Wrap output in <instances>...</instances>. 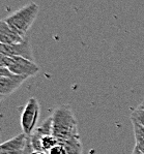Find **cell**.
Listing matches in <instances>:
<instances>
[{
    "label": "cell",
    "mask_w": 144,
    "mask_h": 154,
    "mask_svg": "<svg viewBox=\"0 0 144 154\" xmlns=\"http://www.w3.org/2000/svg\"><path fill=\"white\" fill-rule=\"evenodd\" d=\"M52 134L59 142L78 138V121L70 105L59 106L52 114Z\"/></svg>",
    "instance_id": "6da1fadb"
},
{
    "label": "cell",
    "mask_w": 144,
    "mask_h": 154,
    "mask_svg": "<svg viewBox=\"0 0 144 154\" xmlns=\"http://www.w3.org/2000/svg\"><path fill=\"white\" fill-rule=\"evenodd\" d=\"M39 11V6L34 2H31L11 14L6 19H4V21L14 31H16L21 36L25 37L26 33L36 19Z\"/></svg>",
    "instance_id": "7a4b0ae2"
},
{
    "label": "cell",
    "mask_w": 144,
    "mask_h": 154,
    "mask_svg": "<svg viewBox=\"0 0 144 154\" xmlns=\"http://www.w3.org/2000/svg\"><path fill=\"white\" fill-rule=\"evenodd\" d=\"M0 66L8 67L13 73L19 75L32 77L39 72V67L34 61L22 57L8 56L0 54Z\"/></svg>",
    "instance_id": "3957f363"
},
{
    "label": "cell",
    "mask_w": 144,
    "mask_h": 154,
    "mask_svg": "<svg viewBox=\"0 0 144 154\" xmlns=\"http://www.w3.org/2000/svg\"><path fill=\"white\" fill-rule=\"evenodd\" d=\"M39 113H41V106L39 100L35 97L29 98L21 114V127L27 137H30L34 131Z\"/></svg>",
    "instance_id": "277c9868"
},
{
    "label": "cell",
    "mask_w": 144,
    "mask_h": 154,
    "mask_svg": "<svg viewBox=\"0 0 144 154\" xmlns=\"http://www.w3.org/2000/svg\"><path fill=\"white\" fill-rule=\"evenodd\" d=\"M0 54L8 56L22 57V58L28 59V60L34 61L32 48L27 38H25L22 42H19V44L0 45Z\"/></svg>",
    "instance_id": "5b68a950"
},
{
    "label": "cell",
    "mask_w": 144,
    "mask_h": 154,
    "mask_svg": "<svg viewBox=\"0 0 144 154\" xmlns=\"http://www.w3.org/2000/svg\"><path fill=\"white\" fill-rule=\"evenodd\" d=\"M27 139L24 132L5 141L0 146V154H25Z\"/></svg>",
    "instance_id": "8992f818"
},
{
    "label": "cell",
    "mask_w": 144,
    "mask_h": 154,
    "mask_svg": "<svg viewBox=\"0 0 144 154\" xmlns=\"http://www.w3.org/2000/svg\"><path fill=\"white\" fill-rule=\"evenodd\" d=\"M29 77L14 73L9 77H0V95L1 98L11 95L24 83Z\"/></svg>",
    "instance_id": "52a82bcc"
},
{
    "label": "cell",
    "mask_w": 144,
    "mask_h": 154,
    "mask_svg": "<svg viewBox=\"0 0 144 154\" xmlns=\"http://www.w3.org/2000/svg\"><path fill=\"white\" fill-rule=\"evenodd\" d=\"M24 39L25 37L21 36L16 31H14L4 20L0 22V42L1 45L19 44V42H22Z\"/></svg>",
    "instance_id": "ba28073f"
},
{
    "label": "cell",
    "mask_w": 144,
    "mask_h": 154,
    "mask_svg": "<svg viewBox=\"0 0 144 154\" xmlns=\"http://www.w3.org/2000/svg\"><path fill=\"white\" fill-rule=\"evenodd\" d=\"M60 143H62V145L64 146L67 154H83V147L80 137L67 141H62Z\"/></svg>",
    "instance_id": "9c48e42d"
},
{
    "label": "cell",
    "mask_w": 144,
    "mask_h": 154,
    "mask_svg": "<svg viewBox=\"0 0 144 154\" xmlns=\"http://www.w3.org/2000/svg\"><path fill=\"white\" fill-rule=\"evenodd\" d=\"M132 123H133V129L136 141L135 147H137L144 154V126L136 121H132Z\"/></svg>",
    "instance_id": "30bf717a"
},
{
    "label": "cell",
    "mask_w": 144,
    "mask_h": 154,
    "mask_svg": "<svg viewBox=\"0 0 144 154\" xmlns=\"http://www.w3.org/2000/svg\"><path fill=\"white\" fill-rule=\"evenodd\" d=\"M59 143L57 139L53 136V134H48L45 136L44 138L41 140V146H42V151L48 153L53 147H55L57 144Z\"/></svg>",
    "instance_id": "8fae6325"
},
{
    "label": "cell",
    "mask_w": 144,
    "mask_h": 154,
    "mask_svg": "<svg viewBox=\"0 0 144 154\" xmlns=\"http://www.w3.org/2000/svg\"><path fill=\"white\" fill-rule=\"evenodd\" d=\"M131 120L132 121H136L144 126V110H138L136 109L133 113L131 114Z\"/></svg>",
    "instance_id": "7c38bea8"
},
{
    "label": "cell",
    "mask_w": 144,
    "mask_h": 154,
    "mask_svg": "<svg viewBox=\"0 0 144 154\" xmlns=\"http://www.w3.org/2000/svg\"><path fill=\"white\" fill-rule=\"evenodd\" d=\"M48 154H67V150H65L64 146L62 145V143H58L55 147L51 149L48 152Z\"/></svg>",
    "instance_id": "4fadbf2b"
},
{
    "label": "cell",
    "mask_w": 144,
    "mask_h": 154,
    "mask_svg": "<svg viewBox=\"0 0 144 154\" xmlns=\"http://www.w3.org/2000/svg\"><path fill=\"white\" fill-rule=\"evenodd\" d=\"M14 73L8 69V67H3V66H0V77H9V75H13Z\"/></svg>",
    "instance_id": "5bb4252c"
},
{
    "label": "cell",
    "mask_w": 144,
    "mask_h": 154,
    "mask_svg": "<svg viewBox=\"0 0 144 154\" xmlns=\"http://www.w3.org/2000/svg\"><path fill=\"white\" fill-rule=\"evenodd\" d=\"M132 154H143L142 152H141L140 150H139L137 147H135V148L133 149V152H132Z\"/></svg>",
    "instance_id": "9a60e30c"
},
{
    "label": "cell",
    "mask_w": 144,
    "mask_h": 154,
    "mask_svg": "<svg viewBox=\"0 0 144 154\" xmlns=\"http://www.w3.org/2000/svg\"><path fill=\"white\" fill-rule=\"evenodd\" d=\"M137 109H138V110H144V100L140 103V105H139V106Z\"/></svg>",
    "instance_id": "2e32d148"
}]
</instances>
